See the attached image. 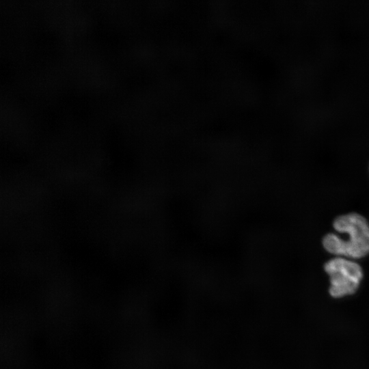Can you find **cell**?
Listing matches in <instances>:
<instances>
[{"label": "cell", "instance_id": "2", "mask_svg": "<svg viewBox=\"0 0 369 369\" xmlns=\"http://www.w3.org/2000/svg\"><path fill=\"white\" fill-rule=\"evenodd\" d=\"M324 269L329 276V294L334 298L355 293L363 277L360 265L347 258L336 256L325 262Z\"/></svg>", "mask_w": 369, "mask_h": 369}, {"label": "cell", "instance_id": "1", "mask_svg": "<svg viewBox=\"0 0 369 369\" xmlns=\"http://www.w3.org/2000/svg\"><path fill=\"white\" fill-rule=\"evenodd\" d=\"M333 227L344 237L334 233L325 234L322 244L327 252L349 259L369 254V223L364 217L357 213L341 215L335 218Z\"/></svg>", "mask_w": 369, "mask_h": 369}]
</instances>
